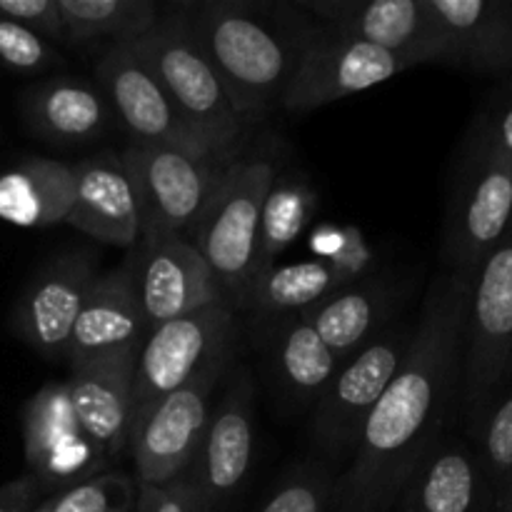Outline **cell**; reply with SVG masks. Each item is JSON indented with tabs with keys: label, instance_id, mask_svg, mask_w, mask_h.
I'll return each mask as SVG.
<instances>
[{
	"label": "cell",
	"instance_id": "obj_18",
	"mask_svg": "<svg viewBox=\"0 0 512 512\" xmlns=\"http://www.w3.org/2000/svg\"><path fill=\"white\" fill-rule=\"evenodd\" d=\"M65 225L105 245L130 250L138 243L143 220L123 155L100 150L73 165V205Z\"/></svg>",
	"mask_w": 512,
	"mask_h": 512
},
{
	"label": "cell",
	"instance_id": "obj_35",
	"mask_svg": "<svg viewBox=\"0 0 512 512\" xmlns=\"http://www.w3.org/2000/svg\"><path fill=\"white\" fill-rule=\"evenodd\" d=\"M0 15L25 25L50 45H68L58 0H0Z\"/></svg>",
	"mask_w": 512,
	"mask_h": 512
},
{
	"label": "cell",
	"instance_id": "obj_9",
	"mask_svg": "<svg viewBox=\"0 0 512 512\" xmlns=\"http://www.w3.org/2000/svg\"><path fill=\"white\" fill-rule=\"evenodd\" d=\"M120 155L138 193L140 235H188L233 163V155L203 158L163 145H128Z\"/></svg>",
	"mask_w": 512,
	"mask_h": 512
},
{
	"label": "cell",
	"instance_id": "obj_1",
	"mask_svg": "<svg viewBox=\"0 0 512 512\" xmlns=\"http://www.w3.org/2000/svg\"><path fill=\"white\" fill-rule=\"evenodd\" d=\"M475 278V275H473ZM470 275L430 283L403 365L370 410L328 512H393L460 405Z\"/></svg>",
	"mask_w": 512,
	"mask_h": 512
},
{
	"label": "cell",
	"instance_id": "obj_22",
	"mask_svg": "<svg viewBox=\"0 0 512 512\" xmlns=\"http://www.w3.org/2000/svg\"><path fill=\"white\" fill-rule=\"evenodd\" d=\"M495 493L470 438L443 435L400 495V512H493Z\"/></svg>",
	"mask_w": 512,
	"mask_h": 512
},
{
	"label": "cell",
	"instance_id": "obj_40",
	"mask_svg": "<svg viewBox=\"0 0 512 512\" xmlns=\"http://www.w3.org/2000/svg\"><path fill=\"white\" fill-rule=\"evenodd\" d=\"M393 512H400V510H393Z\"/></svg>",
	"mask_w": 512,
	"mask_h": 512
},
{
	"label": "cell",
	"instance_id": "obj_31",
	"mask_svg": "<svg viewBox=\"0 0 512 512\" xmlns=\"http://www.w3.org/2000/svg\"><path fill=\"white\" fill-rule=\"evenodd\" d=\"M335 478L323 460L303 463L275 488L260 512H328Z\"/></svg>",
	"mask_w": 512,
	"mask_h": 512
},
{
	"label": "cell",
	"instance_id": "obj_23",
	"mask_svg": "<svg viewBox=\"0 0 512 512\" xmlns=\"http://www.w3.org/2000/svg\"><path fill=\"white\" fill-rule=\"evenodd\" d=\"M23 115L33 133L55 145L93 143L113 125V110L98 83L68 75L30 88Z\"/></svg>",
	"mask_w": 512,
	"mask_h": 512
},
{
	"label": "cell",
	"instance_id": "obj_30",
	"mask_svg": "<svg viewBox=\"0 0 512 512\" xmlns=\"http://www.w3.org/2000/svg\"><path fill=\"white\" fill-rule=\"evenodd\" d=\"M470 440L483 460L498 503L512 490V363Z\"/></svg>",
	"mask_w": 512,
	"mask_h": 512
},
{
	"label": "cell",
	"instance_id": "obj_26",
	"mask_svg": "<svg viewBox=\"0 0 512 512\" xmlns=\"http://www.w3.org/2000/svg\"><path fill=\"white\" fill-rule=\"evenodd\" d=\"M343 285H350L348 278L330 260L273 263L250 285L245 310H253L263 318H288L313 308Z\"/></svg>",
	"mask_w": 512,
	"mask_h": 512
},
{
	"label": "cell",
	"instance_id": "obj_2",
	"mask_svg": "<svg viewBox=\"0 0 512 512\" xmlns=\"http://www.w3.org/2000/svg\"><path fill=\"white\" fill-rule=\"evenodd\" d=\"M190 35L228 90L243 123L280 105L315 20L293 3L200 0L178 3Z\"/></svg>",
	"mask_w": 512,
	"mask_h": 512
},
{
	"label": "cell",
	"instance_id": "obj_3",
	"mask_svg": "<svg viewBox=\"0 0 512 512\" xmlns=\"http://www.w3.org/2000/svg\"><path fill=\"white\" fill-rule=\"evenodd\" d=\"M130 48L153 73L190 130L215 153L233 155L245 123L178 8L170 5L158 25L130 43Z\"/></svg>",
	"mask_w": 512,
	"mask_h": 512
},
{
	"label": "cell",
	"instance_id": "obj_34",
	"mask_svg": "<svg viewBox=\"0 0 512 512\" xmlns=\"http://www.w3.org/2000/svg\"><path fill=\"white\" fill-rule=\"evenodd\" d=\"M470 133L512 165V73L500 78L470 123Z\"/></svg>",
	"mask_w": 512,
	"mask_h": 512
},
{
	"label": "cell",
	"instance_id": "obj_39",
	"mask_svg": "<svg viewBox=\"0 0 512 512\" xmlns=\"http://www.w3.org/2000/svg\"><path fill=\"white\" fill-rule=\"evenodd\" d=\"M30 512H53V498H50V495H48V498L40 500V503L35 505V508L30 510Z\"/></svg>",
	"mask_w": 512,
	"mask_h": 512
},
{
	"label": "cell",
	"instance_id": "obj_6",
	"mask_svg": "<svg viewBox=\"0 0 512 512\" xmlns=\"http://www.w3.org/2000/svg\"><path fill=\"white\" fill-rule=\"evenodd\" d=\"M512 363V220L475 270L465 320L460 418L478 428Z\"/></svg>",
	"mask_w": 512,
	"mask_h": 512
},
{
	"label": "cell",
	"instance_id": "obj_37",
	"mask_svg": "<svg viewBox=\"0 0 512 512\" xmlns=\"http://www.w3.org/2000/svg\"><path fill=\"white\" fill-rule=\"evenodd\" d=\"M40 485L33 475H23L18 480L0 485V512H30L40 503Z\"/></svg>",
	"mask_w": 512,
	"mask_h": 512
},
{
	"label": "cell",
	"instance_id": "obj_13",
	"mask_svg": "<svg viewBox=\"0 0 512 512\" xmlns=\"http://www.w3.org/2000/svg\"><path fill=\"white\" fill-rule=\"evenodd\" d=\"M95 83L108 98L113 118L128 130L130 145H163L203 158H225L190 130L130 45L105 48L95 65Z\"/></svg>",
	"mask_w": 512,
	"mask_h": 512
},
{
	"label": "cell",
	"instance_id": "obj_5",
	"mask_svg": "<svg viewBox=\"0 0 512 512\" xmlns=\"http://www.w3.org/2000/svg\"><path fill=\"white\" fill-rule=\"evenodd\" d=\"M512 220V165L465 133L450 175L440 258L448 273L470 275Z\"/></svg>",
	"mask_w": 512,
	"mask_h": 512
},
{
	"label": "cell",
	"instance_id": "obj_15",
	"mask_svg": "<svg viewBox=\"0 0 512 512\" xmlns=\"http://www.w3.org/2000/svg\"><path fill=\"white\" fill-rule=\"evenodd\" d=\"M253 450V380L238 370L213 405L198 453L185 473L198 495L200 512H223L233 503L250 473Z\"/></svg>",
	"mask_w": 512,
	"mask_h": 512
},
{
	"label": "cell",
	"instance_id": "obj_14",
	"mask_svg": "<svg viewBox=\"0 0 512 512\" xmlns=\"http://www.w3.org/2000/svg\"><path fill=\"white\" fill-rule=\"evenodd\" d=\"M23 440L28 475L43 495H58L108 473L103 455L80 428L65 380L48 383L30 398L23 413Z\"/></svg>",
	"mask_w": 512,
	"mask_h": 512
},
{
	"label": "cell",
	"instance_id": "obj_11",
	"mask_svg": "<svg viewBox=\"0 0 512 512\" xmlns=\"http://www.w3.org/2000/svg\"><path fill=\"white\" fill-rule=\"evenodd\" d=\"M408 70L398 55L315 23L290 75L280 108L310 113L323 105L363 93Z\"/></svg>",
	"mask_w": 512,
	"mask_h": 512
},
{
	"label": "cell",
	"instance_id": "obj_38",
	"mask_svg": "<svg viewBox=\"0 0 512 512\" xmlns=\"http://www.w3.org/2000/svg\"><path fill=\"white\" fill-rule=\"evenodd\" d=\"M493 512H512V493L505 495L503 500H498V503H495Z\"/></svg>",
	"mask_w": 512,
	"mask_h": 512
},
{
	"label": "cell",
	"instance_id": "obj_33",
	"mask_svg": "<svg viewBox=\"0 0 512 512\" xmlns=\"http://www.w3.org/2000/svg\"><path fill=\"white\" fill-rule=\"evenodd\" d=\"M0 63L18 73H40L63 63V55L33 30L0 15Z\"/></svg>",
	"mask_w": 512,
	"mask_h": 512
},
{
	"label": "cell",
	"instance_id": "obj_8",
	"mask_svg": "<svg viewBox=\"0 0 512 512\" xmlns=\"http://www.w3.org/2000/svg\"><path fill=\"white\" fill-rule=\"evenodd\" d=\"M410 343L413 330H385L335 370L313 413V445L325 465L353 455L370 410L403 365Z\"/></svg>",
	"mask_w": 512,
	"mask_h": 512
},
{
	"label": "cell",
	"instance_id": "obj_24",
	"mask_svg": "<svg viewBox=\"0 0 512 512\" xmlns=\"http://www.w3.org/2000/svg\"><path fill=\"white\" fill-rule=\"evenodd\" d=\"M73 205V165L30 158L0 173V220L18 228H53Z\"/></svg>",
	"mask_w": 512,
	"mask_h": 512
},
{
	"label": "cell",
	"instance_id": "obj_12",
	"mask_svg": "<svg viewBox=\"0 0 512 512\" xmlns=\"http://www.w3.org/2000/svg\"><path fill=\"white\" fill-rule=\"evenodd\" d=\"M125 263L148 330L208 305L228 303L213 270L185 235H140Z\"/></svg>",
	"mask_w": 512,
	"mask_h": 512
},
{
	"label": "cell",
	"instance_id": "obj_32",
	"mask_svg": "<svg viewBox=\"0 0 512 512\" xmlns=\"http://www.w3.org/2000/svg\"><path fill=\"white\" fill-rule=\"evenodd\" d=\"M50 498L53 512H133L135 480L123 473H105Z\"/></svg>",
	"mask_w": 512,
	"mask_h": 512
},
{
	"label": "cell",
	"instance_id": "obj_16",
	"mask_svg": "<svg viewBox=\"0 0 512 512\" xmlns=\"http://www.w3.org/2000/svg\"><path fill=\"white\" fill-rule=\"evenodd\" d=\"M320 25L415 65H445V45L425 0H293Z\"/></svg>",
	"mask_w": 512,
	"mask_h": 512
},
{
	"label": "cell",
	"instance_id": "obj_36",
	"mask_svg": "<svg viewBox=\"0 0 512 512\" xmlns=\"http://www.w3.org/2000/svg\"><path fill=\"white\" fill-rule=\"evenodd\" d=\"M135 512H200L190 480L180 475L168 485L135 483Z\"/></svg>",
	"mask_w": 512,
	"mask_h": 512
},
{
	"label": "cell",
	"instance_id": "obj_4",
	"mask_svg": "<svg viewBox=\"0 0 512 512\" xmlns=\"http://www.w3.org/2000/svg\"><path fill=\"white\" fill-rule=\"evenodd\" d=\"M275 180L268 160H233L185 238L213 270L225 300L245 308L258 278V235L265 195Z\"/></svg>",
	"mask_w": 512,
	"mask_h": 512
},
{
	"label": "cell",
	"instance_id": "obj_7",
	"mask_svg": "<svg viewBox=\"0 0 512 512\" xmlns=\"http://www.w3.org/2000/svg\"><path fill=\"white\" fill-rule=\"evenodd\" d=\"M235 308L215 303L148 330L135 358L133 415L185 388L215 365H230L235 350Z\"/></svg>",
	"mask_w": 512,
	"mask_h": 512
},
{
	"label": "cell",
	"instance_id": "obj_25",
	"mask_svg": "<svg viewBox=\"0 0 512 512\" xmlns=\"http://www.w3.org/2000/svg\"><path fill=\"white\" fill-rule=\"evenodd\" d=\"M388 303V293L380 285L355 280L298 315L313 325L340 360H348L378 335Z\"/></svg>",
	"mask_w": 512,
	"mask_h": 512
},
{
	"label": "cell",
	"instance_id": "obj_41",
	"mask_svg": "<svg viewBox=\"0 0 512 512\" xmlns=\"http://www.w3.org/2000/svg\"><path fill=\"white\" fill-rule=\"evenodd\" d=\"M510 493H512V490H510ZM510 493H508V495H510Z\"/></svg>",
	"mask_w": 512,
	"mask_h": 512
},
{
	"label": "cell",
	"instance_id": "obj_19",
	"mask_svg": "<svg viewBox=\"0 0 512 512\" xmlns=\"http://www.w3.org/2000/svg\"><path fill=\"white\" fill-rule=\"evenodd\" d=\"M135 358L138 350L93 360L70 368L65 380L80 428L103 455L105 465H113L128 450L135 408Z\"/></svg>",
	"mask_w": 512,
	"mask_h": 512
},
{
	"label": "cell",
	"instance_id": "obj_10",
	"mask_svg": "<svg viewBox=\"0 0 512 512\" xmlns=\"http://www.w3.org/2000/svg\"><path fill=\"white\" fill-rule=\"evenodd\" d=\"M225 370L228 365H215L133 415L128 450L135 463V483L168 485L188 473L213 413V390Z\"/></svg>",
	"mask_w": 512,
	"mask_h": 512
},
{
	"label": "cell",
	"instance_id": "obj_29",
	"mask_svg": "<svg viewBox=\"0 0 512 512\" xmlns=\"http://www.w3.org/2000/svg\"><path fill=\"white\" fill-rule=\"evenodd\" d=\"M315 193L300 178H275L265 195L258 235V275L275 263L310 223Z\"/></svg>",
	"mask_w": 512,
	"mask_h": 512
},
{
	"label": "cell",
	"instance_id": "obj_17",
	"mask_svg": "<svg viewBox=\"0 0 512 512\" xmlns=\"http://www.w3.org/2000/svg\"><path fill=\"white\" fill-rule=\"evenodd\" d=\"M95 278L98 265L90 253H65L50 260L20 295L13 330L45 358L65 360L70 333Z\"/></svg>",
	"mask_w": 512,
	"mask_h": 512
},
{
	"label": "cell",
	"instance_id": "obj_28",
	"mask_svg": "<svg viewBox=\"0 0 512 512\" xmlns=\"http://www.w3.org/2000/svg\"><path fill=\"white\" fill-rule=\"evenodd\" d=\"M273 360L285 388L300 400H318L343 363L303 315L280 318L273 335Z\"/></svg>",
	"mask_w": 512,
	"mask_h": 512
},
{
	"label": "cell",
	"instance_id": "obj_20",
	"mask_svg": "<svg viewBox=\"0 0 512 512\" xmlns=\"http://www.w3.org/2000/svg\"><path fill=\"white\" fill-rule=\"evenodd\" d=\"M445 45V65L480 75L512 73V0H425Z\"/></svg>",
	"mask_w": 512,
	"mask_h": 512
},
{
	"label": "cell",
	"instance_id": "obj_27",
	"mask_svg": "<svg viewBox=\"0 0 512 512\" xmlns=\"http://www.w3.org/2000/svg\"><path fill=\"white\" fill-rule=\"evenodd\" d=\"M65 40L75 48L130 45L160 20L155 0H58Z\"/></svg>",
	"mask_w": 512,
	"mask_h": 512
},
{
	"label": "cell",
	"instance_id": "obj_21",
	"mask_svg": "<svg viewBox=\"0 0 512 512\" xmlns=\"http://www.w3.org/2000/svg\"><path fill=\"white\" fill-rule=\"evenodd\" d=\"M148 335L128 263L98 273L70 333L65 360L70 368L138 350Z\"/></svg>",
	"mask_w": 512,
	"mask_h": 512
}]
</instances>
